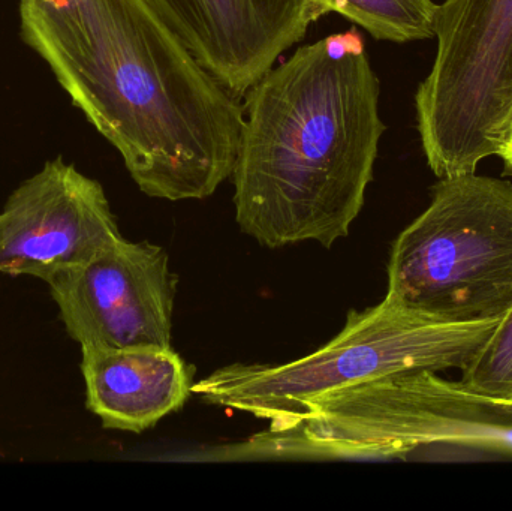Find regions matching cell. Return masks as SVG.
Wrapping results in <instances>:
<instances>
[{"mask_svg":"<svg viewBox=\"0 0 512 511\" xmlns=\"http://www.w3.org/2000/svg\"><path fill=\"white\" fill-rule=\"evenodd\" d=\"M460 383L478 395L512 402V303L462 369Z\"/></svg>","mask_w":512,"mask_h":511,"instance_id":"obj_12","label":"cell"},{"mask_svg":"<svg viewBox=\"0 0 512 511\" xmlns=\"http://www.w3.org/2000/svg\"><path fill=\"white\" fill-rule=\"evenodd\" d=\"M387 296L444 321L499 317L512 303V183L442 177L430 206L397 237Z\"/></svg>","mask_w":512,"mask_h":511,"instance_id":"obj_5","label":"cell"},{"mask_svg":"<svg viewBox=\"0 0 512 511\" xmlns=\"http://www.w3.org/2000/svg\"><path fill=\"white\" fill-rule=\"evenodd\" d=\"M20 33L141 192L204 200L230 179L245 110L150 0H20Z\"/></svg>","mask_w":512,"mask_h":511,"instance_id":"obj_1","label":"cell"},{"mask_svg":"<svg viewBox=\"0 0 512 511\" xmlns=\"http://www.w3.org/2000/svg\"><path fill=\"white\" fill-rule=\"evenodd\" d=\"M120 239L101 183L57 156L24 180L0 212V273L48 282Z\"/></svg>","mask_w":512,"mask_h":511,"instance_id":"obj_8","label":"cell"},{"mask_svg":"<svg viewBox=\"0 0 512 511\" xmlns=\"http://www.w3.org/2000/svg\"><path fill=\"white\" fill-rule=\"evenodd\" d=\"M86 405L105 429L141 432L182 410L194 368L174 348L81 347Z\"/></svg>","mask_w":512,"mask_h":511,"instance_id":"obj_10","label":"cell"},{"mask_svg":"<svg viewBox=\"0 0 512 511\" xmlns=\"http://www.w3.org/2000/svg\"><path fill=\"white\" fill-rule=\"evenodd\" d=\"M499 158L504 161L505 174L512 176V117L510 126H508L507 137H505L504 146L499 152Z\"/></svg>","mask_w":512,"mask_h":511,"instance_id":"obj_13","label":"cell"},{"mask_svg":"<svg viewBox=\"0 0 512 511\" xmlns=\"http://www.w3.org/2000/svg\"><path fill=\"white\" fill-rule=\"evenodd\" d=\"M512 458V402L436 372L391 375L322 393L249 438L256 461H412L439 449Z\"/></svg>","mask_w":512,"mask_h":511,"instance_id":"obj_3","label":"cell"},{"mask_svg":"<svg viewBox=\"0 0 512 511\" xmlns=\"http://www.w3.org/2000/svg\"><path fill=\"white\" fill-rule=\"evenodd\" d=\"M198 62L246 93L315 23L307 0H150Z\"/></svg>","mask_w":512,"mask_h":511,"instance_id":"obj_9","label":"cell"},{"mask_svg":"<svg viewBox=\"0 0 512 511\" xmlns=\"http://www.w3.org/2000/svg\"><path fill=\"white\" fill-rule=\"evenodd\" d=\"M313 17L336 12L378 41H424L435 38L438 3L433 0H307Z\"/></svg>","mask_w":512,"mask_h":511,"instance_id":"obj_11","label":"cell"},{"mask_svg":"<svg viewBox=\"0 0 512 511\" xmlns=\"http://www.w3.org/2000/svg\"><path fill=\"white\" fill-rule=\"evenodd\" d=\"M357 30L295 50L246 93L231 179L240 230L268 248L348 236L385 123Z\"/></svg>","mask_w":512,"mask_h":511,"instance_id":"obj_2","label":"cell"},{"mask_svg":"<svg viewBox=\"0 0 512 511\" xmlns=\"http://www.w3.org/2000/svg\"><path fill=\"white\" fill-rule=\"evenodd\" d=\"M499 317L454 323L385 296L372 308L349 312L339 335L315 353L283 365L225 366L194 383L192 393L273 422L322 393L408 372L462 371Z\"/></svg>","mask_w":512,"mask_h":511,"instance_id":"obj_4","label":"cell"},{"mask_svg":"<svg viewBox=\"0 0 512 511\" xmlns=\"http://www.w3.org/2000/svg\"><path fill=\"white\" fill-rule=\"evenodd\" d=\"M47 284L80 347L173 348L177 276L162 246L122 237Z\"/></svg>","mask_w":512,"mask_h":511,"instance_id":"obj_7","label":"cell"},{"mask_svg":"<svg viewBox=\"0 0 512 511\" xmlns=\"http://www.w3.org/2000/svg\"><path fill=\"white\" fill-rule=\"evenodd\" d=\"M435 62L415 93L417 128L436 177L475 173L499 156L512 117V0H445Z\"/></svg>","mask_w":512,"mask_h":511,"instance_id":"obj_6","label":"cell"}]
</instances>
